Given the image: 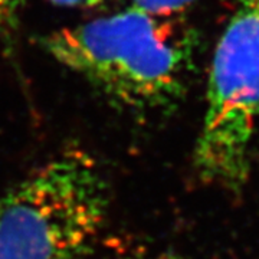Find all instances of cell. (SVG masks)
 Returning <instances> with one entry per match:
<instances>
[{"mask_svg":"<svg viewBox=\"0 0 259 259\" xmlns=\"http://www.w3.org/2000/svg\"><path fill=\"white\" fill-rule=\"evenodd\" d=\"M111 206L97 160L66 148L0 196V259H82Z\"/></svg>","mask_w":259,"mask_h":259,"instance_id":"2","label":"cell"},{"mask_svg":"<svg viewBox=\"0 0 259 259\" xmlns=\"http://www.w3.org/2000/svg\"><path fill=\"white\" fill-rule=\"evenodd\" d=\"M45 48L115 104L154 111L176 104L192 58L189 32L175 16L128 8L51 33Z\"/></svg>","mask_w":259,"mask_h":259,"instance_id":"1","label":"cell"},{"mask_svg":"<svg viewBox=\"0 0 259 259\" xmlns=\"http://www.w3.org/2000/svg\"><path fill=\"white\" fill-rule=\"evenodd\" d=\"M130 8L148 15L173 18L190 8L196 0H128Z\"/></svg>","mask_w":259,"mask_h":259,"instance_id":"4","label":"cell"},{"mask_svg":"<svg viewBox=\"0 0 259 259\" xmlns=\"http://www.w3.org/2000/svg\"><path fill=\"white\" fill-rule=\"evenodd\" d=\"M104 0H94V6H97V5H100V3H102Z\"/></svg>","mask_w":259,"mask_h":259,"instance_id":"8","label":"cell"},{"mask_svg":"<svg viewBox=\"0 0 259 259\" xmlns=\"http://www.w3.org/2000/svg\"><path fill=\"white\" fill-rule=\"evenodd\" d=\"M110 259H182L177 253L168 249L154 248L150 245H127L115 249Z\"/></svg>","mask_w":259,"mask_h":259,"instance_id":"5","label":"cell"},{"mask_svg":"<svg viewBox=\"0 0 259 259\" xmlns=\"http://www.w3.org/2000/svg\"><path fill=\"white\" fill-rule=\"evenodd\" d=\"M20 0H0V36L8 33L18 20Z\"/></svg>","mask_w":259,"mask_h":259,"instance_id":"6","label":"cell"},{"mask_svg":"<svg viewBox=\"0 0 259 259\" xmlns=\"http://www.w3.org/2000/svg\"><path fill=\"white\" fill-rule=\"evenodd\" d=\"M206 104L194 173L204 185L241 194L259 118V0H236L213 54Z\"/></svg>","mask_w":259,"mask_h":259,"instance_id":"3","label":"cell"},{"mask_svg":"<svg viewBox=\"0 0 259 259\" xmlns=\"http://www.w3.org/2000/svg\"><path fill=\"white\" fill-rule=\"evenodd\" d=\"M58 6L75 8V6H94V0H51Z\"/></svg>","mask_w":259,"mask_h":259,"instance_id":"7","label":"cell"}]
</instances>
